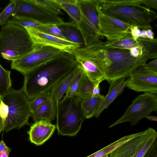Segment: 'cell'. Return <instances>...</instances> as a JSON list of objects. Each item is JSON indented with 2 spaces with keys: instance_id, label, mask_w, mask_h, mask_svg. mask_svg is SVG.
<instances>
[{
  "instance_id": "obj_1",
  "label": "cell",
  "mask_w": 157,
  "mask_h": 157,
  "mask_svg": "<svg viewBox=\"0 0 157 157\" xmlns=\"http://www.w3.org/2000/svg\"><path fill=\"white\" fill-rule=\"evenodd\" d=\"M76 58L62 52L55 59L23 75L21 89L29 101L50 92L61 79L78 66Z\"/></svg>"
},
{
  "instance_id": "obj_2",
  "label": "cell",
  "mask_w": 157,
  "mask_h": 157,
  "mask_svg": "<svg viewBox=\"0 0 157 157\" xmlns=\"http://www.w3.org/2000/svg\"><path fill=\"white\" fill-rule=\"evenodd\" d=\"M89 58L109 84L126 78L137 68L143 65L139 59L131 56L129 50L105 49L98 45L91 49Z\"/></svg>"
},
{
  "instance_id": "obj_3",
  "label": "cell",
  "mask_w": 157,
  "mask_h": 157,
  "mask_svg": "<svg viewBox=\"0 0 157 157\" xmlns=\"http://www.w3.org/2000/svg\"><path fill=\"white\" fill-rule=\"evenodd\" d=\"M143 0H99L98 8L102 13L131 26L152 29L150 23L156 13L142 6Z\"/></svg>"
},
{
  "instance_id": "obj_4",
  "label": "cell",
  "mask_w": 157,
  "mask_h": 157,
  "mask_svg": "<svg viewBox=\"0 0 157 157\" xmlns=\"http://www.w3.org/2000/svg\"><path fill=\"white\" fill-rule=\"evenodd\" d=\"M34 46L26 29L8 21L0 31V56L11 61L32 50Z\"/></svg>"
},
{
  "instance_id": "obj_5",
  "label": "cell",
  "mask_w": 157,
  "mask_h": 157,
  "mask_svg": "<svg viewBox=\"0 0 157 157\" xmlns=\"http://www.w3.org/2000/svg\"><path fill=\"white\" fill-rule=\"evenodd\" d=\"M78 96L63 97L57 103L56 127L58 135L75 136L86 119L81 107L82 101Z\"/></svg>"
},
{
  "instance_id": "obj_6",
  "label": "cell",
  "mask_w": 157,
  "mask_h": 157,
  "mask_svg": "<svg viewBox=\"0 0 157 157\" xmlns=\"http://www.w3.org/2000/svg\"><path fill=\"white\" fill-rule=\"evenodd\" d=\"M1 99L8 105L9 109L3 130L8 132L29 124L28 120L32 116L29 105V101L21 89L17 90L11 87Z\"/></svg>"
},
{
  "instance_id": "obj_7",
  "label": "cell",
  "mask_w": 157,
  "mask_h": 157,
  "mask_svg": "<svg viewBox=\"0 0 157 157\" xmlns=\"http://www.w3.org/2000/svg\"><path fill=\"white\" fill-rule=\"evenodd\" d=\"M99 0H78L81 19L76 24L84 40L85 46L99 43L102 36L100 30Z\"/></svg>"
},
{
  "instance_id": "obj_8",
  "label": "cell",
  "mask_w": 157,
  "mask_h": 157,
  "mask_svg": "<svg viewBox=\"0 0 157 157\" xmlns=\"http://www.w3.org/2000/svg\"><path fill=\"white\" fill-rule=\"evenodd\" d=\"M157 111V94L145 92L136 97L123 115L109 128L124 122H129L132 126H135L141 119Z\"/></svg>"
},
{
  "instance_id": "obj_9",
  "label": "cell",
  "mask_w": 157,
  "mask_h": 157,
  "mask_svg": "<svg viewBox=\"0 0 157 157\" xmlns=\"http://www.w3.org/2000/svg\"><path fill=\"white\" fill-rule=\"evenodd\" d=\"M62 52L51 47L35 46L21 57L11 61V68L23 75L55 59Z\"/></svg>"
},
{
  "instance_id": "obj_10",
  "label": "cell",
  "mask_w": 157,
  "mask_h": 157,
  "mask_svg": "<svg viewBox=\"0 0 157 157\" xmlns=\"http://www.w3.org/2000/svg\"><path fill=\"white\" fill-rule=\"evenodd\" d=\"M157 138V132L149 128L140 134L115 150L109 157H143L152 143Z\"/></svg>"
},
{
  "instance_id": "obj_11",
  "label": "cell",
  "mask_w": 157,
  "mask_h": 157,
  "mask_svg": "<svg viewBox=\"0 0 157 157\" xmlns=\"http://www.w3.org/2000/svg\"><path fill=\"white\" fill-rule=\"evenodd\" d=\"M34 46L51 47L71 54V51L80 47L79 44L42 32L36 28L25 27Z\"/></svg>"
},
{
  "instance_id": "obj_12",
  "label": "cell",
  "mask_w": 157,
  "mask_h": 157,
  "mask_svg": "<svg viewBox=\"0 0 157 157\" xmlns=\"http://www.w3.org/2000/svg\"><path fill=\"white\" fill-rule=\"evenodd\" d=\"M128 78L126 87L136 92L157 94V73L148 71L143 66L133 71Z\"/></svg>"
},
{
  "instance_id": "obj_13",
  "label": "cell",
  "mask_w": 157,
  "mask_h": 157,
  "mask_svg": "<svg viewBox=\"0 0 157 157\" xmlns=\"http://www.w3.org/2000/svg\"><path fill=\"white\" fill-rule=\"evenodd\" d=\"M16 9L11 16L21 14L32 17L43 24H55L57 25L64 21L59 16H56L42 8L27 2L26 0H16Z\"/></svg>"
},
{
  "instance_id": "obj_14",
  "label": "cell",
  "mask_w": 157,
  "mask_h": 157,
  "mask_svg": "<svg viewBox=\"0 0 157 157\" xmlns=\"http://www.w3.org/2000/svg\"><path fill=\"white\" fill-rule=\"evenodd\" d=\"M99 11L100 32L102 36H105L107 41L131 36V26Z\"/></svg>"
},
{
  "instance_id": "obj_15",
  "label": "cell",
  "mask_w": 157,
  "mask_h": 157,
  "mask_svg": "<svg viewBox=\"0 0 157 157\" xmlns=\"http://www.w3.org/2000/svg\"><path fill=\"white\" fill-rule=\"evenodd\" d=\"M56 128V125L47 121L35 122L27 132L29 140L36 146L41 145L51 137Z\"/></svg>"
},
{
  "instance_id": "obj_16",
  "label": "cell",
  "mask_w": 157,
  "mask_h": 157,
  "mask_svg": "<svg viewBox=\"0 0 157 157\" xmlns=\"http://www.w3.org/2000/svg\"><path fill=\"white\" fill-rule=\"evenodd\" d=\"M128 78H122L110 83L108 91L101 100L94 117L98 118L101 113L121 93L126 87Z\"/></svg>"
},
{
  "instance_id": "obj_17",
  "label": "cell",
  "mask_w": 157,
  "mask_h": 157,
  "mask_svg": "<svg viewBox=\"0 0 157 157\" xmlns=\"http://www.w3.org/2000/svg\"><path fill=\"white\" fill-rule=\"evenodd\" d=\"M82 70L78 64L75 69L61 79L51 89L50 91L51 98L56 103L61 100L63 95L66 94L72 80Z\"/></svg>"
},
{
  "instance_id": "obj_18",
  "label": "cell",
  "mask_w": 157,
  "mask_h": 157,
  "mask_svg": "<svg viewBox=\"0 0 157 157\" xmlns=\"http://www.w3.org/2000/svg\"><path fill=\"white\" fill-rule=\"evenodd\" d=\"M57 25L65 39L79 44L80 47L85 46L82 36L76 24L72 21L70 22H63Z\"/></svg>"
},
{
  "instance_id": "obj_19",
  "label": "cell",
  "mask_w": 157,
  "mask_h": 157,
  "mask_svg": "<svg viewBox=\"0 0 157 157\" xmlns=\"http://www.w3.org/2000/svg\"><path fill=\"white\" fill-rule=\"evenodd\" d=\"M57 103L51 98L46 103L32 114L34 122L42 120L50 122L56 117Z\"/></svg>"
},
{
  "instance_id": "obj_20",
  "label": "cell",
  "mask_w": 157,
  "mask_h": 157,
  "mask_svg": "<svg viewBox=\"0 0 157 157\" xmlns=\"http://www.w3.org/2000/svg\"><path fill=\"white\" fill-rule=\"evenodd\" d=\"M76 59L83 72L95 85L105 80L104 75L92 63L87 60Z\"/></svg>"
},
{
  "instance_id": "obj_21",
  "label": "cell",
  "mask_w": 157,
  "mask_h": 157,
  "mask_svg": "<svg viewBox=\"0 0 157 157\" xmlns=\"http://www.w3.org/2000/svg\"><path fill=\"white\" fill-rule=\"evenodd\" d=\"M102 47L105 49L119 48L129 50L140 46L141 45L137 40L134 41L131 36H126L116 40L101 42L98 43Z\"/></svg>"
},
{
  "instance_id": "obj_22",
  "label": "cell",
  "mask_w": 157,
  "mask_h": 157,
  "mask_svg": "<svg viewBox=\"0 0 157 157\" xmlns=\"http://www.w3.org/2000/svg\"><path fill=\"white\" fill-rule=\"evenodd\" d=\"M104 96L100 95L92 96L87 99L82 100L81 107L86 119H88L94 117L98 106Z\"/></svg>"
},
{
  "instance_id": "obj_23",
  "label": "cell",
  "mask_w": 157,
  "mask_h": 157,
  "mask_svg": "<svg viewBox=\"0 0 157 157\" xmlns=\"http://www.w3.org/2000/svg\"><path fill=\"white\" fill-rule=\"evenodd\" d=\"M141 132L125 136L86 157H102L108 155L123 144L138 136Z\"/></svg>"
},
{
  "instance_id": "obj_24",
  "label": "cell",
  "mask_w": 157,
  "mask_h": 157,
  "mask_svg": "<svg viewBox=\"0 0 157 157\" xmlns=\"http://www.w3.org/2000/svg\"><path fill=\"white\" fill-rule=\"evenodd\" d=\"M95 85L83 71L78 90L77 96L82 100L93 96Z\"/></svg>"
},
{
  "instance_id": "obj_25",
  "label": "cell",
  "mask_w": 157,
  "mask_h": 157,
  "mask_svg": "<svg viewBox=\"0 0 157 157\" xmlns=\"http://www.w3.org/2000/svg\"><path fill=\"white\" fill-rule=\"evenodd\" d=\"M56 16L63 14L61 9L54 0H26Z\"/></svg>"
},
{
  "instance_id": "obj_26",
  "label": "cell",
  "mask_w": 157,
  "mask_h": 157,
  "mask_svg": "<svg viewBox=\"0 0 157 157\" xmlns=\"http://www.w3.org/2000/svg\"><path fill=\"white\" fill-rule=\"evenodd\" d=\"M9 21L22 27L36 28L43 25L42 23L30 17L21 14L11 16Z\"/></svg>"
},
{
  "instance_id": "obj_27",
  "label": "cell",
  "mask_w": 157,
  "mask_h": 157,
  "mask_svg": "<svg viewBox=\"0 0 157 157\" xmlns=\"http://www.w3.org/2000/svg\"><path fill=\"white\" fill-rule=\"evenodd\" d=\"M56 3L61 9L67 12L72 19L73 22L76 24L79 23L81 19V13L78 2L77 3Z\"/></svg>"
},
{
  "instance_id": "obj_28",
  "label": "cell",
  "mask_w": 157,
  "mask_h": 157,
  "mask_svg": "<svg viewBox=\"0 0 157 157\" xmlns=\"http://www.w3.org/2000/svg\"><path fill=\"white\" fill-rule=\"evenodd\" d=\"M11 71L5 69L0 64V96L6 94L11 87Z\"/></svg>"
},
{
  "instance_id": "obj_29",
  "label": "cell",
  "mask_w": 157,
  "mask_h": 157,
  "mask_svg": "<svg viewBox=\"0 0 157 157\" xmlns=\"http://www.w3.org/2000/svg\"><path fill=\"white\" fill-rule=\"evenodd\" d=\"M51 98L50 92L41 94L33 100L29 101V108L32 114L39 108L46 103Z\"/></svg>"
},
{
  "instance_id": "obj_30",
  "label": "cell",
  "mask_w": 157,
  "mask_h": 157,
  "mask_svg": "<svg viewBox=\"0 0 157 157\" xmlns=\"http://www.w3.org/2000/svg\"><path fill=\"white\" fill-rule=\"evenodd\" d=\"M17 6L16 0H11L0 13V25L6 24L15 11Z\"/></svg>"
},
{
  "instance_id": "obj_31",
  "label": "cell",
  "mask_w": 157,
  "mask_h": 157,
  "mask_svg": "<svg viewBox=\"0 0 157 157\" xmlns=\"http://www.w3.org/2000/svg\"><path fill=\"white\" fill-rule=\"evenodd\" d=\"M83 73L82 70L73 79L64 96L65 97H71L77 96L80 81Z\"/></svg>"
},
{
  "instance_id": "obj_32",
  "label": "cell",
  "mask_w": 157,
  "mask_h": 157,
  "mask_svg": "<svg viewBox=\"0 0 157 157\" xmlns=\"http://www.w3.org/2000/svg\"><path fill=\"white\" fill-rule=\"evenodd\" d=\"M36 28L44 33L65 39L60 29L56 24H43Z\"/></svg>"
},
{
  "instance_id": "obj_33",
  "label": "cell",
  "mask_w": 157,
  "mask_h": 157,
  "mask_svg": "<svg viewBox=\"0 0 157 157\" xmlns=\"http://www.w3.org/2000/svg\"><path fill=\"white\" fill-rule=\"evenodd\" d=\"M9 112L8 105L1 99L0 102V117L2 121L3 125L8 117Z\"/></svg>"
},
{
  "instance_id": "obj_34",
  "label": "cell",
  "mask_w": 157,
  "mask_h": 157,
  "mask_svg": "<svg viewBox=\"0 0 157 157\" xmlns=\"http://www.w3.org/2000/svg\"><path fill=\"white\" fill-rule=\"evenodd\" d=\"M143 157H157V138L152 143Z\"/></svg>"
},
{
  "instance_id": "obj_35",
  "label": "cell",
  "mask_w": 157,
  "mask_h": 157,
  "mask_svg": "<svg viewBox=\"0 0 157 157\" xmlns=\"http://www.w3.org/2000/svg\"><path fill=\"white\" fill-rule=\"evenodd\" d=\"M11 149L8 147L4 142L2 140L0 142V157H8Z\"/></svg>"
},
{
  "instance_id": "obj_36",
  "label": "cell",
  "mask_w": 157,
  "mask_h": 157,
  "mask_svg": "<svg viewBox=\"0 0 157 157\" xmlns=\"http://www.w3.org/2000/svg\"><path fill=\"white\" fill-rule=\"evenodd\" d=\"M143 67L149 71L157 73V59H154L150 62L146 63Z\"/></svg>"
},
{
  "instance_id": "obj_37",
  "label": "cell",
  "mask_w": 157,
  "mask_h": 157,
  "mask_svg": "<svg viewBox=\"0 0 157 157\" xmlns=\"http://www.w3.org/2000/svg\"><path fill=\"white\" fill-rule=\"evenodd\" d=\"M131 35L132 39L135 41L140 37L141 32L140 29L136 26H131L130 28Z\"/></svg>"
},
{
  "instance_id": "obj_38",
  "label": "cell",
  "mask_w": 157,
  "mask_h": 157,
  "mask_svg": "<svg viewBox=\"0 0 157 157\" xmlns=\"http://www.w3.org/2000/svg\"><path fill=\"white\" fill-rule=\"evenodd\" d=\"M142 4L148 9L152 8L157 10V0H143Z\"/></svg>"
},
{
  "instance_id": "obj_39",
  "label": "cell",
  "mask_w": 157,
  "mask_h": 157,
  "mask_svg": "<svg viewBox=\"0 0 157 157\" xmlns=\"http://www.w3.org/2000/svg\"><path fill=\"white\" fill-rule=\"evenodd\" d=\"M99 84H100L98 83L95 85L93 90L92 96H97L101 95L100 93Z\"/></svg>"
},
{
  "instance_id": "obj_40",
  "label": "cell",
  "mask_w": 157,
  "mask_h": 157,
  "mask_svg": "<svg viewBox=\"0 0 157 157\" xmlns=\"http://www.w3.org/2000/svg\"><path fill=\"white\" fill-rule=\"evenodd\" d=\"M147 34L148 39L153 40L154 38V33L152 29L147 30Z\"/></svg>"
},
{
  "instance_id": "obj_41",
  "label": "cell",
  "mask_w": 157,
  "mask_h": 157,
  "mask_svg": "<svg viewBox=\"0 0 157 157\" xmlns=\"http://www.w3.org/2000/svg\"><path fill=\"white\" fill-rule=\"evenodd\" d=\"M140 37L144 39L148 38L147 34V30L142 29L140 33Z\"/></svg>"
},
{
  "instance_id": "obj_42",
  "label": "cell",
  "mask_w": 157,
  "mask_h": 157,
  "mask_svg": "<svg viewBox=\"0 0 157 157\" xmlns=\"http://www.w3.org/2000/svg\"><path fill=\"white\" fill-rule=\"evenodd\" d=\"M2 130H3V123L0 117V134Z\"/></svg>"
},
{
  "instance_id": "obj_43",
  "label": "cell",
  "mask_w": 157,
  "mask_h": 157,
  "mask_svg": "<svg viewBox=\"0 0 157 157\" xmlns=\"http://www.w3.org/2000/svg\"><path fill=\"white\" fill-rule=\"evenodd\" d=\"M102 157H109L108 155H105Z\"/></svg>"
},
{
  "instance_id": "obj_44",
  "label": "cell",
  "mask_w": 157,
  "mask_h": 157,
  "mask_svg": "<svg viewBox=\"0 0 157 157\" xmlns=\"http://www.w3.org/2000/svg\"><path fill=\"white\" fill-rule=\"evenodd\" d=\"M1 100V97H0V100Z\"/></svg>"
}]
</instances>
